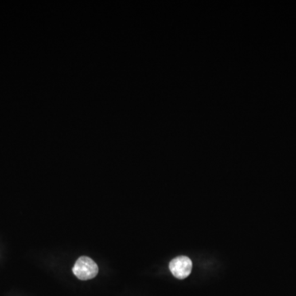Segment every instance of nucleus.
<instances>
[{"label":"nucleus","mask_w":296,"mask_h":296,"mask_svg":"<svg viewBox=\"0 0 296 296\" xmlns=\"http://www.w3.org/2000/svg\"><path fill=\"white\" fill-rule=\"evenodd\" d=\"M74 275L82 281L91 280L97 275L99 268L95 262L88 257H81L72 268Z\"/></svg>","instance_id":"1"},{"label":"nucleus","mask_w":296,"mask_h":296,"mask_svg":"<svg viewBox=\"0 0 296 296\" xmlns=\"http://www.w3.org/2000/svg\"><path fill=\"white\" fill-rule=\"evenodd\" d=\"M169 270L176 278L180 280L185 279L190 275L192 272V261L186 256H180L174 258L169 262Z\"/></svg>","instance_id":"2"}]
</instances>
